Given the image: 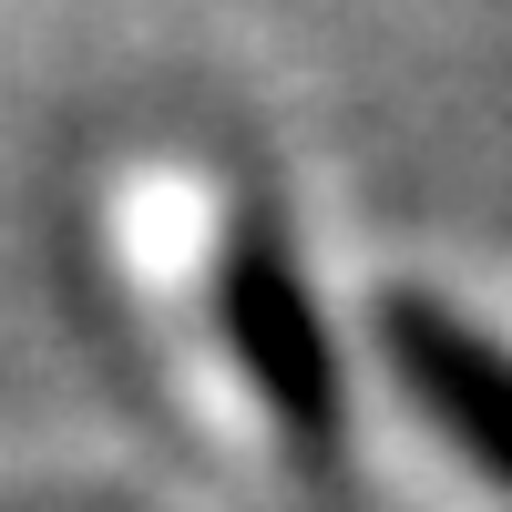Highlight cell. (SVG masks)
I'll list each match as a JSON object with an SVG mask.
<instances>
[{
  "label": "cell",
  "mask_w": 512,
  "mask_h": 512,
  "mask_svg": "<svg viewBox=\"0 0 512 512\" xmlns=\"http://www.w3.org/2000/svg\"><path fill=\"white\" fill-rule=\"evenodd\" d=\"M226 318H236V349H246V369L267 379L277 420H287V431L308 441V451H328V441H338V369H328V349H318V318H308V297H297L287 256H277L267 236L226 246Z\"/></svg>",
  "instance_id": "6da1fadb"
},
{
  "label": "cell",
  "mask_w": 512,
  "mask_h": 512,
  "mask_svg": "<svg viewBox=\"0 0 512 512\" xmlns=\"http://www.w3.org/2000/svg\"><path fill=\"white\" fill-rule=\"evenodd\" d=\"M379 328H390L400 379L431 400V420L482 461L492 482H512V359L492 349V338H472L451 308H431V297H390Z\"/></svg>",
  "instance_id": "7a4b0ae2"
}]
</instances>
